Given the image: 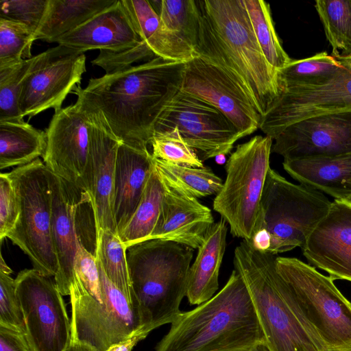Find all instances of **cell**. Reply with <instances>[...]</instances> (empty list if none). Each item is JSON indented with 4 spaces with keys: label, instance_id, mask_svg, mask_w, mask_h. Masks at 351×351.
Segmentation results:
<instances>
[{
    "label": "cell",
    "instance_id": "cell-11",
    "mask_svg": "<svg viewBox=\"0 0 351 351\" xmlns=\"http://www.w3.org/2000/svg\"><path fill=\"white\" fill-rule=\"evenodd\" d=\"M15 282L32 351H63L70 341L71 321L55 280L25 269Z\"/></svg>",
    "mask_w": 351,
    "mask_h": 351
},
{
    "label": "cell",
    "instance_id": "cell-4",
    "mask_svg": "<svg viewBox=\"0 0 351 351\" xmlns=\"http://www.w3.org/2000/svg\"><path fill=\"white\" fill-rule=\"evenodd\" d=\"M276 256L245 241L234 252L233 263L247 286L270 351H328L306 319L278 273Z\"/></svg>",
    "mask_w": 351,
    "mask_h": 351
},
{
    "label": "cell",
    "instance_id": "cell-46",
    "mask_svg": "<svg viewBox=\"0 0 351 351\" xmlns=\"http://www.w3.org/2000/svg\"><path fill=\"white\" fill-rule=\"evenodd\" d=\"M243 351H270L267 344H261L253 348Z\"/></svg>",
    "mask_w": 351,
    "mask_h": 351
},
{
    "label": "cell",
    "instance_id": "cell-26",
    "mask_svg": "<svg viewBox=\"0 0 351 351\" xmlns=\"http://www.w3.org/2000/svg\"><path fill=\"white\" fill-rule=\"evenodd\" d=\"M123 1L141 40L156 57L187 62L199 56L193 47L164 25L149 1Z\"/></svg>",
    "mask_w": 351,
    "mask_h": 351
},
{
    "label": "cell",
    "instance_id": "cell-28",
    "mask_svg": "<svg viewBox=\"0 0 351 351\" xmlns=\"http://www.w3.org/2000/svg\"><path fill=\"white\" fill-rule=\"evenodd\" d=\"M45 131L24 121H0V169L27 165L43 156Z\"/></svg>",
    "mask_w": 351,
    "mask_h": 351
},
{
    "label": "cell",
    "instance_id": "cell-38",
    "mask_svg": "<svg viewBox=\"0 0 351 351\" xmlns=\"http://www.w3.org/2000/svg\"><path fill=\"white\" fill-rule=\"evenodd\" d=\"M150 145L154 158L193 167H204L197 154L186 144L176 128L154 132Z\"/></svg>",
    "mask_w": 351,
    "mask_h": 351
},
{
    "label": "cell",
    "instance_id": "cell-23",
    "mask_svg": "<svg viewBox=\"0 0 351 351\" xmlns=\"http://www.w3.org/2000/svg\"><path fill=\"white\" fill-rule=\"evenodd\" d=\"M153 167L154 158L148 148H135L120 142L114 187V217L118 234L134 214Z\"/></svg>",
    "mask_w": 351,
    "mask_h": 351
},
{
    "label": "cell",
    "instance_id": "cell-27",
    "mask_svg": "<svg viewBox=\"0 0 351 351\" xmlns=\"http://www.w3.org/2000/svg\"><path fill=\"white\" fill-rule=\"evenodd\" d=\"M117 0H48L35 39L53 43L88 19L112 5Z\"/></svg>",
    "mask_w": 351,
    "mask_h": 351
},
{
    "label": "cell",
    "instance_id": "cell-32",
    "mask_svg": "<svg viewBox=\"0 0 351 351\" xmlns=\"http://www.w3.org/2000/svg\"><path fill=\"white\" fill-rule=\"evenodd\" d=\"M341 66L338 57L326 51L305 59L291 60L285 67L278 71L280 90L285 87L324 84L337 73Z\"/></svg>",
    "mask_w": 351,
    "mask_h": 351
},
{
    "label": "cell",
    "instance_id": "cell-47",
    "mask_svg": "<svg viewBox=\"0 0 351 351\" xmlns=\"http://www.w3.org/2000/svg\"><path fill=\"white\" fill-rule=\"evenodd\" d=\"M0 270L3 271L4 272L11 274L12 270L10 269V267L5 264V263L3 261V258L2 256H1V264H0Z\"/></svg>",
    "mask_w": 351,
    "mask_h": 351
},
{
    "label": "cell",
    "instance_id": "cell-33",
    "mask_svg": "<svg viewBox=\"0 0 351 351\" xmlns=\"http://www.w3.org/2000/svg\"><path fill=\"white\" fill-rule=\"evenodd\" d=\"M149 1L164 25L196 51L201 18L199 1L195 0Z\"/></svg>",
    "mask_w": 351,
    "mask_h": 351
},
{
    "label": "cell",
    "instance_id": "cell-39",
    "mask_svg": "<svg viewBox=\"0 0 351 351\" xmlns=\"http://www.w3.org/2000/svg\"><path fill=\"white\" fill-rule=\"evenodd\" d=\"M0 324L25 334V325L16 293L15 279L0 270Z\"/></svg>",
    "mask_w": 351,
    "mask_h": 351
},
{
    "label": "cell",
    "instance_id": "cell-41",
    "mask_svg": "<svg viewBox=\"0 0 351 351\" xmlns=\"http://www.w3.org/2000/svg\"><path fill=\"white\" fill-rule=\"evenodd\" d=\"M73 271L88 293L102 304L100 276L96 256L80 242L74 258Z\"/></svg>",
    "mask_w": 351,
    "mask_h": 351
},
{
    "label": "cell",
    "instance_id": "cell-42",
    "mask_svg": "<svg viewBox=\"0 0 351 351\" xmlns=\"http://www.w3.org/2000/svg\"><path fill=\"white\" fill-rule=\"evenodd\" d=\"M20 204L15 186L8 173L0 174V240L14 227L19 216Z\"/></svg>",
    "mask_w": 351,
    "mask_h": 351
},
{
    "label": "cell",
    "instance_id": "cell-2",
    "mask_svg": "<svg viewBox=\"0 0 351 351\" xmlns=\"http://www.w3.org/2000/svg\"><path fill=\"white\" fill-rule=\"evenodd\" d=\"M196 52L221 68L262 117L280 92L278 70L265 58L243 0H198Z\"/></svg>",
    "mask_w": 351,
    "mask_h": 351
},
{
    "label": "cell",
    "instance_id": "cell-35",
    "mask_svg": "<svg viewBox=\"0 0 351 351\" xmlns=\"http://www.w3.org/2000/svg\"><path fill=\"white\" fill-rule=\"evenodd\" d=\"M315 8L332 56L351 53V0H317Z\"/></svg>",
    "mask_w": 351,
    "mask_h": 351
},
{
    "label": "cell",
    "instance_id": "cell-6",
    "mask_svg": "<svg viewBox=\"0 0 351 351\" xmlns=\"http://www.w3.org/2000/svg\"><path fill=\"white\" fill-rule=\"evenodd\" d=\"M331 204L322 192L291 183L269 168L250 243L256 250L273 255L302 249Z\"/></svg>",
    "mask_w": 351,
    "mask_h": 351
},
{
    "label": "cell",
    "instance_id": "cell-34",
    "mask_svg": "<svg viewBox=\"0 0 351 351\" xmlns=\"http://www.w3.org/2000/svg\"><path fill=\"white\" fill-rule=\"evenodd\" d=\"M259 47L267 62L276 70L291 60L276 32L270 5L263 0H243Z\"/></svg>",
    "mask_w": 351,
    "mask_h": 351
},
{
    "label": "cell",
    "instance_id": "cell-30",
    "mask_svg": "<svg viewBox=\"0 0 351 351\" xmlns=\"http://www.w3.org/2000/svg\"><path fill=\"white\" fill-rule=\"evenodd\" d=\"M165 186L154 167L141 199L132 217L118 234L125 247L147 240L158 219Z\"/></svg>",
    "mask_w": 351,
    "mask_h": 351
},
{
    "label": "cell",
    "instance_id": "cell-40",
    "mask_svg": "<svg viewBox=\"0 0 351 351\" xmlns=\"http://www.w3.org/2000/svg\"><path fill=\"white\" fill-rule=\"evenodd\" d=\"M48 0H0V18L23 23L36 31Z\"/></svg>",
    "mask_w": 351,
    "mask_h": 351
},
{
    "label": "cell",
    "instance_id": "cell-10",
    "mask_svg": "<svg viewBox=\"0 0 351 351\" xmlns=\"http://www.w3.org/2000/svg\"><path fill=\"white\" fill-rule=\"evenodd\" d=\"M97 262L103 303L90 295L74 274L69 293L71 338L88 343L98 351H106L142 329L148 331L139 308L130 302Z\"/></svg>",
    "mask_w": 351,
    "mask_h": 351
},
{
    "label": "cell",
    "instance_id": "cell-21",
    "mask_svg": "<svg viewBox=\"0 0 351 351\" xmlns=\"http://www.w3.org/2000/svg\"><path fill=\"white\" fill-rule=\"evenodd\" d=\"M141 41L123 1L117 0L61 36L57 43L82 53L96 49L117 53L130 49Z\"/></svg>",
    "mask_w": 351,
    "mask_h": 351
},
{
    "label": "cell",
    "instance_id": "cell-24",
    "mask_svg": "<svg viewBox=\"0 0 351 351\" xmlns=\"http://www.w3.org/2000/svg\"><path fill=\"white\" fill-rule=\"evenodd\" d=\"M282 165L300 184L351 202V153L284 160Z\"/></svg>",
    "mask_w": 351,
    "mask_h": 351
},
{
    "label": "cell",
    "instance_id": "cell-9",
    "mask_svg": "<svg viewBox=\"0 0 351 351\" xmlns=\"http://www.w3.org/2000/svg\"><path fill=\"white\" fill-rule=\"evenodd\" d=\"M17 192L19 219L7 238L30 259L33 269L55 277L58 263L51 234V192L47 168L38 158L8 173Z\"/></svg>",
    "mask_w": 351,
    "mask_h": 351
},
{
    "label": "cell",
    "instance_id": "cell-12",
    "mask_svg": "<svg viewBox=\"0 0 351 351\" xmlns=\"http://www.w3.org/2000/svg\"><path fill=\"white\" fill-rule=\"evenodd\" d=\"M341 66L316 86H291L279 95L261 117L259 128L273 140L289 125L321 114L351 111V53L337 56Z\"/></svg>",
    "mask_w": 351,
    "mask_h": 351
},
{
    "label": "cell",
    "instance_id": "cell-13",
    "mask_svg": "<svg viewBox=\"0 0 351 351\" xmlns=\"http://www.w3.org/2000/svg\"><path fill=\"white\" fill-rule=\"evenodd\" d=\"M173 128L202 161L229 154L235 142L241 138L219 110L180 90L164 108L154 132Z\"/></svg>",
    "mask_w": 351,
    "mask_h": 351
},
{
    "label": "cell",
    "instance_id": "cell-45",
    "mask_svg": "<svg viewBox=\"0 0 351 351\" xmlns=\"http://www.w3.org/2000/svg\"><path fill=\"white\" fill-rule=\"evenodd\" d=\"M63 351H98L88 343L78 339L71 338L70 341Z\"/></svg>",
    "mask_w": 351,
    "mask_h": 351
},
{
    "label": "cell",
    "instance_id": "cell-18",
    "mask_svg": "<svg viewBox=\"0 0 351 351\" xmlns=\"http://www.w3.org/2000/svg\"><path fill=\"white\" fill-rule=\"evenodd\" d=\"M82 106L90 121V145L86 184L94 209L97 231L103 229L117 234L114 217V187L120 141L110 131L99 112Z\"/></svg>",
    "mask_w": 351,
    "mask_h": 351
},
{
    "label": "cell",
    "instance_id": "cell-16",
    "mask_svg": "<svg viewBox=\"0 0 351 351\" xmlns=\"http://www.w3.org/2000/svg\"><path fill=\"white\" fill-rule=\"evenodd\" d=\"M180 90L219 110L241 138L259 128L261 117L248 96L221 68L203 57L185 63Z\"/></svg>",
    "mask_w": 351,
    "mask_h": 351
},
{
    "label": "cell",
    "instance_id": "cell-1",
    "mask_svg": "<svg viewBox=\"0 0 351 351\" xmlns=\"http://www.w3.org/2000/svg\"><path fill=\"white\" fill-rule=\"evenodd\" d=\"M185 63L156 57L91 78L73 93L83 106L101 114L121 143L148 148L158 117L181 88Z\"/></svg>",
    "mask_w": 351,
    "mask_h": 351
},
{
    "label": "cell",
    "instance_id": "cell-25",
    "mask_svg": "<svg viewBox=\"0 0 351 351\" xmlns=\"http://www.w3.org/2000/svg\"><path fill=\"white\" fill-rule=\"evenodd\" d=\"M226 222L221 219L207 231L191 265L186 296L191 305L213 298L219 287V272L226 246Z\"/></svg>",
    "mask_w": 351,
    "mask_h": 351
},
{
    "label": "cell",
    "instance_id": "cell-43",
    "mask_svg": "<svg viewBox=\"0 0 351 351\" xmlns=\"http://www.w3.org/2000/svg\"><path fill=\"white\" fill-rule=\"evenodd\" d=\"M0 351H32L25 334L0 324Z\"/></svg>",
    "mask_w": 351,
    "mask_h": 351
},
{
    "label": "cell",
    "instance_id": "cell-22",
    "mask_svg": "<svg viewBox=\"0 0 351 351\" xmlns=\"http://www.w3.org/2000/svg\"><path fill=\"white\" fill-rule=\"evenodd\" d=\"M165 186L160 215L147 240L160 239L198 249L215 223L210 209L197 198Z\"/></svg>",
    "mask_w": 351,
    "mask_h": 351
},
{
    "label": "cell",
    "instance_id": "cell-31",
    "mask_svg": "<svg viewBox=\"0 0 351 351\" xmlns=\"http://www.w3.org/2000/svg\"><path fill=\"white\" fill-rule=\"evenodd\" d=\"M126 252L118 234L103 229L97 231V261L108 278L125 294L130 303L138 307L133 295Z\"/></svg>",
    "mask_w": 351,
    "mask_h": 351
},
{
    "label": "cell",
    "instance_id": "cell-17",
    "mask_svg": "<svg viewBox=\"0 0 351 351\" xmlns=\"http://www.w3.org/2000/svg\"><path fill=\"white\" fill-rule=\"evenodd\" d=\"M271 152L291 160L351 153V111L304 119L285 128Z\"/></svg>",
    "mask_w": 351,
    "mask_h": 351
},
{
    "label": "cell",
    "instance_id": "cell-8",
    "mask_svg": "<svg viewBox=\"0 0 351 351\" xmlns=\"http://www.w3.org/2000/svg\"><path fill=\"white\" fill-rule=\"evenodd\" d=\"M273 139L256 135L237 146L226 165V177L213 201V209L230 233L251 242L260 210Z\"/></svg>",
    "mask_w": 351,
    "mask_h": 351
},
{
    "label": "cell",
    "instance_id": "cell-15",
    "mask_svg": "<svg viewBox=\"0 0 351 351\" xmlns=\"http://www.w3.org/2000/svg\"><path fill=\"white\" fill-rule=\"evenodd\" d=\"M45 132L47 147L43 156L45 166L88 193L86 175L90 154V121L82 104L76 101L55 112Z\"/></svg>",
    "mask_w": 351,
    "mask_h": 351
},
{
    "label": "cell",
    "instance_id": "cell-3",
    "mask_svg": "<svg viewBox=\"0 0 351 351\" xmlns=\"http://www.w3.org/2000/svg\"><path fill=\"white\" fill-rule=\"evenodd\" d=\"M266 344L246 285L232 271L213 298L181 311L156 351H243Z\"/></svg>",
    "mask_w": 351,
    "mask_h": 351
},
{
    "label": "cell",
    "instance_id": "cell-20",
    "mask_svg": "<svg viewBox=\"0 0 351 351\" xmlns=\"http://www.w3.org/2000/svg\"><path fill=\"white\" fill-rule=\"evenodd\" d=\"M47 174L51 192V234L58 263L54 280L61 294L69 295L74 280L73 262L80 243L76 213L86 191L48 168Z\"/></svg>",
    "mask_w": 351,
    "mask_h": 351
},
{
    "label": "cell",
    "instance_id": "cell-7",
    "mask_svg": "<svg viewBox=\"0 0 351 351\" xmlns=\"http://www.w3.org/2000/svg\"><path fill=\"white\" fill-rule=\"evenodd\" d=\"M276 268L302 315L328 351H351V302L333 279L296 258L277 256Z\"/></svg>",
    "mask_w": 351,
    "mask_h": 351
},
{
    "label": "cell",
    "instance_id": "cell-29",
    "mask_svg": "<svg viewBox=\"0 0 351 351\" xmlns=\"http://www.w3.org/2000/svg\"><path fill=\"white\" fill-rule=\"evenodd\" d=\"M154 164L163 184L181 195L197 199L217 195L223 186L222 180L208 167H193L156 158Z\"/></svg>",
    "mask_w": 351,
    "mask_h": 351
},
{
    "label": "cell",
    "instance_id": "cell-37",
    "mask_svg": "<svg viewBox=\"0 0 351 351\" xmlns=\"http://www.w3.org/2000/svg\"><path fill=\"white\" fill-rule=\"evenodd\" d=\"M35 31L27 25L0 18V69L32 58Z\"/></svg>",
    "mask_w": 351,
    "mask_h": 351
},
{
    "label": "cell",
    "instance_id": "cell-19",
    "mask_svg": "<svg viewBox=\"0 0 351 351\" xmlns=\"http://www.w3.org/2000/svg\"><path fill=\"white\" fill-rule=\"evenodd\" d=\"M310 264L351 282V202L335 200L302 248Z\"/></svg>",
    "mask_w": 351,
    "mask_h": 351
},
{
    "label": "cell",
    "instance_id": "cell-5",
    "mask_svg": "<svg viewBox=\"0 0 351 351\" xmlns=\"http://www.w3.org/2000/svg\"><path fill=\"white\" fill-rule=\"evenodd\" d=\"M126 254L133 295L147 330L171 324L186 294L193 249L150 239L128 247Z\"/></svg>",
    "mask_w": 351,
    "mask_h": 351
},
{
    "label": "cell",
    "instance_id": "cell-14",
    "mask_svg": "<svg viewBox=\"0 0 351 351\" xmlns=\"http://www.w3.org/2000/svg\"><path fill=\"white\" fill-rule=\"evenodd\" d=\"M86 72L84 53L58 45L36 56L23 84L20 110L29 119L49 109L62 108L67 95L80 86Z\"/></svg>",
    "mask_w": 351,
    "mask_h": 351
},
{
    "label": "cell",
    "instance_id": "cell-36",
    "mask_svg": "<svg viewBox=\"0 0 351 351\" xmlns=\"http://www.w3.org/2000/svg\"><path fill=\"white\" fill-rule=\"evenodd\" d=\"M36 60V56L0 69V121H24L20 110V97L25 78Z\"/></svg>",
    "mask_w": 351,
    "mask_h": 351
},
{
    "label": "cell",
    "instance_id": "cell-44",
    "mask_svg": "<svg viewBox=\"0 0 351 351\" xmlns=\"http://www.w3.org/2000/svg\"><path fill=\"white\" fill-rule=\"evenodd\" d=\"M148 335V332L142 329L126 339L112 345L106 351H132L134 346Z\"/></svg>",
    "mask_w": 351,
    "mask_h": 351
}]
</instances>
